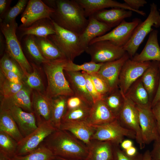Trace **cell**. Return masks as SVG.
Returning <instances> with one entry per match:
<instances>
[{
	"label": "cell",
	"mask_w": 160,
	"mask_h": 160,
	"mask_svg": "<svg viewBox=\"0 0 160 160\" xmlns=\"http://www.w3.org/2000/svg\"><path fill=\"white\" fill-rule=\"evenodd\" d=\"M31 64L33 70L25 79L27 86L30 89H33L37 92L44 94V86L37 66L33 63H31Z\"/></svg>",
	"instance_id": "f35d334b"
},
{
	"label": "cell",
	"mask_w": 160,
	"mask_h": 160,
	"mask_svg": "<svg viewBox=\"0 0 160 160\" xmlns=\"http://www.w3.org/2000/svg\"><path fill=\"white\" fill-rule=\"evenodd\" d=\"M136 105L138 112L143 140L145 145L148 144L159 136L156 120L151 105Z\"/></svg>",
	"instance_id": "5bb4252c"
},
{
	"label": "cell",
	"mask_w": 160,
	"mask_h": 160,
	"mask_svg": "<svg viewBox=\"0 0 160 160\" xmlns=\"http://www.w3.org/2000/svg\"><path fill=\"white\" fill-rule=\"evenodd\" d=\"M108 108L117 118L124 104V95L119 87L104 96L102 99Z\"/></svg>",
	"instance_id": "d6a6232c"
},
{
	"label": "cell",
	"mask_w": 160,
	"mask_h": 160,
	"mask_svg": "<svg viewBox=\"0 0 160 160\" xmlns=\"http://www.w3.org/2000/svg\"><path fill=\"white\" fill-rule=\"evenodd\" d=\"M159 12H160V9H159Z\"/></svg>",
	"instance_id": "91938a15"
},
{
	"label": "cell",
	"mask_w": 160,
	"mask_h": 160,
	"mask_svg": "<svg viewBox=\"0 0 160 160\" xmlns=\"http://www.w3.org/2000/svg\"><path fill=\"white\" fill-rule=\"evenodd\" d=\"M88 19V23L86 27L79 35L81 43L85 50L92 40L105 34L111 29L92 16H89Z\"/></svg>",
	"instance_id": "cb8c5ba5"
},
{
	"label": "cell",
	"mask_w": 160,
	"mask_h": 160,
	"mask_svg": "<svg viewBox=\"0 0 160 160\" xmlns=\"http://www.w3.org/2000/svg\"><path fill=\"white\" fill-rule=\"evenodd\" d=\"M143 160H153L149 150H146L143 154Z\"/></svg>",
	"instance_id": "9f6ffc18"
},
{
	"label": "cell",
	"mask_w": 160,
	"mask_h": 160,
	"mask_svg": "<svg viewBox=\"0 0 160 160\" xmlns=\"http://www.w3.org/2000/svg\"><path fill=\"white\" fill-rule=\"evenodd\" d=\"M88 148V153L84 160H111L113 144L110 142L92 140Z\"/></svg>",
	"instance_id": "4316f807"
},
{
	"label": "cell",
	"mask_w": 160,
	"mask_h": 160,
	"mask_svg": "<svg viewBox=\"0 0 160 160\" xmlns=\"http://www.w3.org/2000/svg\"><path fill=\"white\" fill-rule=\"evenodd\" d=\"M113 144V154L111 160H143V154L138 153L136 155L130 156L121 149L120 145Z\"/></svg>",
	"instance_id": "ee69618b"
},
{
	"label": "cell",
	"mask_w": 160,
	"mask_h": 160,
	"mask_svg": "<svg viewBox=\"0 0 160 160\" xmlns=\"http://www.w3.org/2000/svg\"><path fill=\"white\" fill-rule=\"evenodd\" d=\"M1 32L5 40L6 53L14 59L21 68L26 78L32 71V67L23 51L17 35L18 25L16 20L9 23L0 22Z\"/></svg>",
	"instance_id": "277c9868"
},
{
	"label": "cell",
	"mask_w": 160,
	"mask_h": 160,
	"mask_svg": "<svg viewBox=\"0 0 160 160\" xmlns=\"http://www.w3.org/2000/svg\"><path fill=\"white\" fill-rule=\"evenodd\" d=\"M158 66L160 72L159 84L156 93L151 103V108L160 100V62L158 63Z\"/></svg>",
	"instance_id": "f5cc1de1"
},
{
	"label": "cell",
	"mask_w": 160,
	"mask_h": 160,
	"mask_svg": "<svg viewBox=\"0 0 160 160\" xmlns=\"http://www.w3.org/2000/svg\"><path fill=\"white\" fill-rule=\"evenodd\" d=\"M125 4L132 9L137 11L140 10L139 9L143 7L147 3L145 0H124Z\"/></svg>",
	"instance_id": "681fc988"
},
{
	"label": "cell",
	"mask_w": 160,
	"mask_h": 160,
	"mask_svg": "<svg viewBox=\"0 0 160 160\" xmlns=\"http://www.w3.org/2000/svg\"><path fill=\"white\" fill-rule=\"evenodd\" d=\"M60 129L68 131L87 147L91 143L95 130L88 120L63 122Z\"/></svg>",
	"instance_id": "d6986e66"
},
{
	"label": "cell",
	"mask_w": 160,
	"mask_h": 160,
	"mask_svg": "<svg viewBox=\"0 0 160 160\" xmlns=\"http://www.w3.org/2000/svg\"><path fill=\"white\" fill-rule=\"evenodd\" d=\"M0 92L3 98L9 97L20 90L24 84H16L8 80L0 71Z\"/></svg>",
	"instance_id": "ab89813d"
},
{
	"label": "cell",
	"mask_w": 160,
	"mask_h": 160,
	"mask_svg": "<svg viewBox=\"0 0 160 160\" xmlns=\"http://www.w3.org/2000/svg\"><path fill=\"white\" fill-rule=\"evenodd\" d=\"M124 95L136 105L151 106L148 94L142 83L141 77L132 84Z\"/></svg>",
	"instance_id": "f1b7e54d"
},
{
	"label": "cell",
	"mask_w": 160,
	"mask_h": 160,
	"mask_svg": "<svg viewBox=\"0 0 160 160\" xmlns=\"http://www.w3.org/2000/svg\"><path fill=\"white\" fill-rule=\"evenodd\" d=\"M132 12L121 8H112L100 10L91 16L112 28L118 25L125 19L131 17Z\"/></svg>",
	"instance_id": "603a6c76"
},
{
	"label": "cell",
	"mask_w": 160,
	"mask_h": 160,
	"mask_svg": "<svg viewBox=\"0 0 160 160\" xmlns=\"http://www.w3.org/2000/svg\"><path fill=\"white\" fill-rule=\"evenodd\" d=\"M103 63H96L91 61L78 65L73 63V61L68 60L65 65L64 71L72 72L81 71L87 73L97 72Z\"/></svg>",
	"instance_id": "74e56055"
},
{
	"label": "cell",
	"mask_w": 160,
	"mask_h": 160,
	"mask_svg": "<svg viewBox=\"0 0 160 160\" xmlns=\"http://www.w3.org/2000/svg\"><path fill=\"white\" fill-rule=\"evenodd\" d=\"M53 22L55 33L47 37L59 48L68 61L73 62L76 57L85 52L81 43L79 35L60 27L53 21Z\"/></svg>",
	"instance_id": "8992f818"
},
{
	"label": "cell",
	"mask_w": 160,
	"mask_h": 160,
	"mask_svg": "<svg viewBox=\"0 0 160 160\" xmlns=\"http://www.w3.org/2000/svg\"><path fill=\"white\" fill-rule=\"evenodd\" d=\"M129 58V57L126 52L118 60L103 63L97 72L107 84L110 92L119 87V76L121 68Z\"/></svg>",
	"instance_id": "2e32d148"
},
{
	"label": "cell",
	"mask_w": 160,
	"mask_h": 160,
	"mask_svg": "<svg viewBox=\"0 0 160 160\" xmlns=\"http://www.w3.org/2000/svg\"><path fill=\"white\" fill-rule=\"evenodd\" d=\"M31 93V89L24 85L14 95L8 98H3L1 102L15 105L26 112H33Z\"/></svg>",
	"instance_id": "4dcf8cb0"
},
{
	"label": "cell",
	"mask_w": 160,
	"mask_h": 160,
	"mask_svg": "<svg viewBox=\"0 0 160 160\" xmlns=\"http://www.w3.org/2000/svg\"><path fill=\"white\" fill-rule=\"evenodd\" d=\"M158 63L157 61H152L151 65L141 77L142 83L148 94L151 103L155 96L159 85L160 72Z\"/></svg>",
	"instance_id": "484cf974"
},
{
	"label": "cell",
	"mask_w": 160,
	"mask_h": 160,
	"mask_svg": "<svg viewBox=\"0 0 160 160\" xmlns=\"http://www.w3.org/2000/svg\"><path fill=\"white\" fill-rule=\"evenodd\" d=\"M12 0H0V17L2 18L10 8Z\"/></svg>",
	"instance_id": "816d5d0a"
},
{
	"label": "cell",
	"mask_w": 160,
	"mask_h": 160,
	"mask_svg": "<svg viewBox=\"0 0 160 160\" xmlns=\"http://www.w3.org/2000/svg\"><path fill=\"white\" fill-rule=\"evenodd\" d=\"M55 11L51 19L60 27L80 35L86 27L88 19L83 9L76 0H43Z\"/></svg>",
	"instance_id": "6da1fadb"
},
{
	"label": "cell",
	"mask_w": 160,
	"mask_h": 160,
	"mask_svg": "<svg viewBox=\"0 0 160 160\" xmlns=\"http://www.w3.org/2000/svg\"><path fill=\"white\" fill-rule=\"evenodd\" d=\"M21 40L22 49L25 50L34 60L42 64L48 61L41 54L36 42L34 36H26Z\"/></svg>",
	"instance_id": "836d02e7"
},
{
	"label": "cell",
	"mask_w": 160,
	"mask_h": 160,
	"mask_svg": "<svg viewBox=\"0 0 160 160\" xmlns=\"http://www.w3.org/2000/svg\"><path fill=\"white\" fill-rule=\"evenodd\" d=\"M94 126L95 130L92 140L109 142L119 145L125 137L136 139L135 133L123 127L117 119L107 124Z\"/></svg>",
	"instance_id": "52a82bcc"
},
{
	"label": "cell",
	"mask_w": 160,
	"mask_h": 160,
	"mask_svg": "<svg viewBox=\"0 0 160 160\" xmlns=\"http://www.w3.org/2000/svg\"><path fill=\"white\" fill-rule=\"evenodd\" d=\"M64 72L74 95L91 107L93 101L87 88L85 79L82 73L64 71Z\"/></svg>",
	"instance_id": "ffe728a7"
},
{
	"label": "cell",
	"mask_w": 160,
	"mask_h": 160,
	"mask_svg": "<svg viewBox=\"0 0 160 160\" xmlns=\"http://www.w3.org/2000/svg\"><path fill=\"white\" fill-rule=\"evenodd\" d=\"M0 160H10L9 157L0 151Z\"/></svg>",
	"instance_id": "6f0895ef"
},
{
	"label": "cell",
	"mask_w": 160,
	"mask_h": 160,
	"mask_svg": "<svg viewBox=\"0 0 160 160\" xmlns=\"http://www.w3.org/2000/svg\"><path fill=\"white\" fill-rule=\"evenodd\" d=\"M0 71L10 81L16 84H24L23 80L15 73L1 68Z\"/></svg>",
	"instance_id": "bcb514c9"
},
{
	"label": "cell",
	"mask_w": 160,
	"mask_h": 160,
	"mask_svg": "<svg viewBox=\"0 0 160 160\" xmlns=\"http://www.w3.org/2000/svg\"><path fill=\"white\" fill-rule=\"evenodd\" d=\"M32 102L38 125L44 121H50L52 98L44 94L35 91L33 93Z\"/></svg>",
	"instance_id": "44dd1931"
},
{
	"label": "cell",
	"mask_w": 160,
	"mask_h": 160,
	"mask_svg": "<svg viewBox=\"0 0 160 160\" xmlns=\"http://www.w3.org/2000/svg\"><path fill=\"white\" fill-rule=\"evenodd\" d=\"M123 151L126 154L130 156H134L136 155L138 153L136 148L133 146Z\"/></svg>",
	"instance_id": "11a10c76"
},
{
	"label": "cell",
	"mask_w": 160,
	"mask_h": 160,
	"mask_svg": "<svg viewBox=\"0 0 160 160\" xmlns=\"http://www.w3.org/2000/svg\"><path fill=\"white\" fill-rule=\"evenodd\" d=\"M55 32L52 20L46 18L39 20L28 27L18 26L16 35L20 41L26 36L46 37L55 34Z\"/></svg>",
	"instance_id": "ac0fdd59"
},
{
	"label": "cell",
	"mask_w": 160,
	"mask_h": 160,
	"mask_svg": "<svg viewBox=\"0 0 160 160\" xmlns=\"http://www.w3.org/2000/svg\"><path fill=\"white\" fill-rule=\"evenodd\" d=\"M18 142L7 133L0 131V151L9 158L16 155Z\"/></svg>",
	"instance_id": "8d00e7d4"
},
{
	"label": "cell",
	"mask_w": 160,
	"mask_h": 160,
	"mask_svg": "<svg viewBox=\"0 0 160 160\" xmlns=\"http://www.w3.org/2000/svg\"><path fill=\"white\" fill-rule=\"evenodd\" d=\"M150 154L153 160H160V136L154 141Z\"/></svg>",
	"instance_id": "c3c4849f"
},
{
	"label": "cell",
	"mask_w": 160,
	"mask_h": 160,
	"mask_svg": "<svg viewBox=\"0 0 160 160\" xmlns=\"http://www.w3.org/2000/svg\"><path fill=\"white\" fill-rule=\"evenodd\" d=\"M88 73L97 91L103 98L110 92V89L107 84L97 72Z\"/></svg>",
	"instance_id": "7bdbcfd3"
},
{
	"label": "cell",
	"mask_w": 160,
	"mask_h": 160,
	"mask_svg": "<svg viewBox=\"0 0 160 160\" xmlns=\"http://www.w3.org/2000/svg\"><path fill=\"white\" fill-rule=\"evenodd\" d=\"M90 108L86 104H84L77 108L67 110L63 118L62 123L87 120L89 116Z\"/></svg>",
	"instance_id": "d590c367"
},
{
	"label": "cell",
	"mask_w": 160,
	"mask_h": 160,
	"mask_svg": "<svg viewBox=\"0 0 160 160\" xmlns=\"http://www.w3.org/2000/svg\"><path fill=\"white\" fill-rule=\"evenodd\" d=\"M34 37L41 54L46 59L51 61L67 60L59 48L47 37Z\"/></svg>",
	"instance_id": "f546056e"
},
{
	"label": "cell",
	"mask_w": 160,
	"mask_h": 160,
	"mask_svg": "<svg viewBox=\"0 0 160 160\" xmlns=\"http://www.w3.org/2000/svg\"><path fill=\"white\" fill-rule=\"evenodd\" d=\"M52 160H70L65 159L58 156H55V158Z\"/></svg>",
	"instance_id": "680465c9"
},
{
	"label": "cell",
	"mask_w": 160,
	"mask_h": 160,
	"mask_svg": "<svg viewBox=\"0 0 160 160\" xmlns=\"http://www.w3.org/2000/svg\"><path fill=\"white\" fill-rule=\"evenodd\" d=\"M28 1L27 0H19L13 7H10L3 17L0 22L9 23L15 20L16 17L24 10Z\"/></svg>",
	"instance_id": "b9f144b4"
},
{
	"label": "cell",
	"mask_w": 160,
	"mask_h": 160,
	"mask_svg": "<svg viewBox=\"0 0 160 160\" xmlns=\"http://www.w3.org/2000/svg\"><path fill=\"white\" fill-rule=\"evenodd\" d=\"M85 52L90 56L91 61L103 63L118 60L126 52L122 47L107 40L89 44Z\"/></svg>",
	"instance_id": "ba28073f"
},
{
	"label": "cell",
	"mask_w": 160,
	"mask_h": 160,
	"mask_svg": "<svg viewBox=\"0 0 160 160\" xmlns=\"http://www.w3.org/2000/svg\"><path fill=\"white\" fill-rule=\"evenodd\" d=\"M0 131L7 133L18 143L24 137L8 110L1 106L0 110Z\"/></svg>",
	"instance_id": "83f0119b"
},
{
	"label": "cell",
	"mask_w": 160,
	"mask_h": 160,
	"mask_svg": "<svg viewBox=\"0 0 160 160\" xmlns=\"http://www.w3.org/2000/svg\"><path fill=\"white\" fill-rule=\"evenodd\" d=\"M85 103L79 97L73 95L69 96L67 101V110L79 107Z\"/></svg>",
	"instance_id": "7dc6e473"
},
{
	"label": "cell",
	"mask_w": 160,
	"mask_h": 160,
	"mask_svg": "<svg viewBox=\"0 0 160 160\" xmlns=\"http://www.w3.org/2000/svg\"><path fill=\"white\" fill-rule=\"evenodd\" d=\"M120 147L123 150H125L133 146V142L130 140H124L120 144Z\"/></svg>",
	"instance_id": "db71d44e"
},
{
	"label": "cell",
	"mask_w": 160,
	"mask_h": 160,
	"mask_svg": "<svg viewBox=\"0 0 160 160\" xmlns=\"http://www.w3.org/2000/svg\"><path fill=\"white\" fill-rule=\"evenodd\" d=\"M151 109L156 120L158 133L160 136V100Z\"/></svg>",
	"instance_id": "f907efd6"
},
{
	"label": "cell",
	"mask_w": 160,
	"mask_h": 160,
	"mask_svg": "<svg viewBox=\"0 0 160 160\" xmlns=\"http://www.w3.org/2000/svg\"><path fill=\"white\" fill-rule=\"evenodd\" d=\"M81 72L85 78L87 88L92 98L94 103L98 100H102L103 97L97 91L89 74L84 71Z\"/></svg>",
	"instance_id": "f6af8a7d"
},
{
	"label": "cell",
	"mask_w": 160,
	"mask_h": 160,
	"mask_svg": "<svg viewBox=\"0 0 160 160\" xmlns=\"http://www.w3.org/2000/svg\"><path fill=\"white\" fill-rule=\"evenodd\" d=\"M68 60H48L43 64L47 81L46 95L50 98L74 95L64 72V67Z\"/></svg>",
	"instance_id": "3957f363"
},
{
	"label": "cell",
	"mask_w": 160,
	"mask_h": 160,
	"mask_svg": "<svg viewBox=\"0 0 160 160\" xmlns=\"http://www.w3.org/2000/svg\"><path fill=\"white\" fill-rule=\"evenodd\" d=\"M68 97L59 96L52 98L50 121L57 129H60L63 118L67 110V101Z\"/></svg>",
	"instance_id": "1f68e13d"
},
{
	"label": "cell",
	"mask_w": 160,
	"mask_h": 160,
	"mask_svg": "<svg viewBox=\"0 0 160 160\" xmlns=\"http://www.w3.org/2000/svg\"><path fill=\"white\" fill-rule=\"evenodd\" d=\"M83 9L86 17H89L100 10L108 8H120L129 10L143 16L145 13L143 11H137L126 4L113 0H76Z\"/></svg>",
	"instance_id": "e0dca14e"
},
{
	"label": "cell",
	"mask_w": 160,
	"mask_h": 160,
	"mask_svg": "<svg viewBox=\"0 0 160 160\" xmlns=\"http://www.w3.org/2000/svg\"><path fill=\"white\" fill-rule=\"evenodd\" d=\"M149 13L146 19L140 23L135 29L127 43L122 47L132 59L146 36L154 29L160 27V13L156 4H150Z\"/></svg>",
	"instance_id": "5b68a950"
},
{
	"label": "cell",
	"mask_w": 160,
	"mask_h": 160,
	"mask_svg": "<svg viewBox=\"0 0 160 160\" xmlns=\"http://www.w3.org/2000/svg\"><path fill=\"white\" fill-rule=\"evenodd\" d=\"M151 62H138L129 58L121 68L119 79V87L125 95L132 84L141 77L151 65Z\"/></svg>",
	"instance_id": "8fae6325"
},
{
	"label": "cell",
	"mask_w": 160,
	"mask_h": 160,
	"mask_svg": "<svg viewBox=\"0 0 160 160\" xmlns=\"http://www.w3.org/2000/svg\"><path fill=\"white\" fill-rule=\"evenodd\" d=\"M55 11L43 1L30 0L22 13L20 20L21 27H28L35 22L44 18L51 19V16Z\"/></svg>",
	"instance_id": "4fadbf2b"
},
{
	"label": "cell",
	"mask_w": 160,
	"mask_h": 160,
	"mask_svg": "<svg viewBox=\"0 0 160 160\" xmlns=\"http://www.w3.org/2000/svg\"><path fill=\"white\" fill-rule=\"evenodd\" d=\"M158 31L154 29L149 34L146 44L141 52L135 54L132 59L143 63L151 61L160 62V47L158 41Z\"/></svg>",
	"instance_id": "7402d4cb"
},
{
	"label": "cell",
	"mask_w": 160,
	"mask_h": 160,
	"mask_svg": "<svg viewBox=\"0 0 160 160\" xmlns=\"http://www.w3.org/2000/svg\"><path fill=\"white\" fill-rule=\"evenodd\" d=\"M57 129L50 121H43L36 129L18 143L15 155L24 156L34 151Z\"/></svg>",
	"instance_id": "9c48e42d"
},
{
	"label": "cell",
	"mask_w": 160,
	"mask_h": 160,
	"mask_svg": "<svg viewBox=\"0 0 160 160\" xmlns=\"http://www.w3.org/2000/svg\"><path fill=\"white\" fill-rule=\"evenodd\" d=\"M1 106L8 110L23 137L37 127V120L33 112H26L15 105L2 102H1Z\"/></svg>",
	"instance_id": "9a60e30c"
},
{
	"label": "cell",
	"mask_w": 160,
	"mask_h": 160,
	"mask_svg": "<svg viewBox=\"0 0 160 160\" xmlns=\"http://www.w3.org/2000/svg\"><path fill=\"white\" fill-rule=\"evenodd\" d=\"M124 106L117 119L123 127L135 133V140L142 149L145 144L142 137L138 110L135 104L124 95Z\"/></svg>",
	"instance_id": "30bf717a"
},
{
	"label": "cell",
	"mask_w": 160,
	"mask_h": 160,
	"mask_svg": "<svg viewBox=\"0 0 160 160\" xmlns=\"http://www.w3.org/2000/svg\"><path fill=\"white\" fill-rule=\"evenodd\" d=\"M50 150L55 156L70 160H84L88 148L71 133L60 129H56L41 144Z\"/></svg>",
	"instance_id": "7a4b0ae2"
},
{
	"label": "cell",
	"mask_w": 160,
	"mask_h": 160,
	"mask_svg": "<svg viewBox=\"0 0 160 160\" xmlns=\"http://www.w3.org/2000/svg\"><path fill=\"white\" fill-rule=\"evenodd\" d=\"M141 22L140 19L134 18L132 21L123 20L110 31L92 40L89 44L100 41H109L123 47L129 41L136 27Z\"/></svg>",
	"instance_id": "7c38bea8"
},
{
	"label": "cell",
	"mask_w": 160,
	"mask_h": 160,
	"mask_svg": "<svg viewBox=\"0 0 160 160\" xmlns=\"http://www.w3.org/2000/svg\"><path fill=\"white\" fill-rule=\"evenodd\" d=\"M52 151L41 144L36 150L27 155L15 156L10 160H52L55 157Z\"/></svg>",
	"instance_id": "e575fe53"
},
{
	"label": "cell",
	"mask_w": 160,
	"mask_h": 160,
	"mask_svg": "<svg viewBox=\"0 0 160 160\" xmlns=\"http://www.w3.org/2000/svg\"><path fill=\"white\" fill-rule=\"evenodd\" d=\"M117 119L103 100L94 103L90 108L88 121L94 126L100 125Z\"/></svg>",
	"instance_id": "d4e9b609"
},
{
	"label": "cell",
	"mask_w": 160,
	"mask_h": 160,
	"mask_svg": "<svg viewBox=\"0 0 160 160\" xmlns=\"http://www.w3.org/2000/svg\"><path fill=\"white\" fill-rule=\"evenodd\" d=\"M0 68L15 73L23 80L26 77L18 63L6 53L0 61Z\"/></svg>",
	"instance_id": "60d3db41"
}]
</instances>
